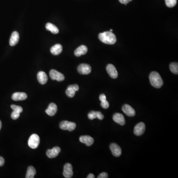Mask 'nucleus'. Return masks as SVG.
<instances>
[{
	"label": "nucleus",
	"mask_w": 178,
	"mask_h": 178,
	"mask_svg": "<svg viewBox=\"0 0 178 178\" xmlns=\"http://www.w3.org/2000/svg\"><path fill=\"white\" fill-rule=\"evenodd\" d=\"M107 70L109 75L113 79H116L118 77V72L114 65L109 64L107 65Z\"/></svg>",
	"instance_id": "obj_11"
},
{
	"label": "nucleus",
	"mask_w": 178,
	"mask_h": 178,
	"mask_svg": "<svg viewBox=\"0 0 178 178\" xmlns=\"http://www.w3.org/2000/svg\"><path fill=\"white\" fill-rule=\"evenodd\" d=\"M87 178H95V176H94V174H90L88 176Z\"/></svg>",
	"instance_id": "obj_35"
},
{
	"label": "nucleus",
	"mask_w": 178,
	"mask_h": 178,
	"mask_svg": "<svg viewBox=\"0 0 178 178\" xmlns=\"http://www.w3.org/2000/svg\"><path fill=\"white\" fill-rule=\"evenodd\" d=\"M120 2L122 4L127 5L128 3H129L130 2L132 1V0H119Z\"/></svg>",
	"instance_id": "obj_33"
},
{
	"label": "nucleus",
	"mask_w": 178,
	"mask_h": 178,
	"mask_svg": "<svg viewBox=\"0 0 178 178\" xmlns=\"http://www.w3.org/2000/svg\"><path fill=\"white\" fill-rule=\"evenodd\" d=\"M2 128V122L0 120V130H1V129Z\"/></svg>",
	"instance_id": "obj_36"
},
{
	"label": "nucleus",
	"mask_w": 178,
	"mask_h": 178,
	"mask_svg": "<svg viewBox=\"0 0 178 178\" xmlns=\"http://www.w3.org/2000/svg\"><path fill=\"white\" fill-rule=\"evenodd\" d=\"M112 118L116 123L119 124V125H122V126L125 125V118H124V116L121 113H115L113 115Z\"/></svg>",
	"instance_id": "obj_15"
},
{
	"label": "nucleus",
	"mask_w": 178,
	"mask_h": 178,
	"mask_svg": "<svg viewBox=\"0 0 178 178\" xmlns=\"http://www.w3.org/2000/svg\"><path fill=\"white\" fill-rule=\"evenodd\" d=\"M51 52L54 56H57L60 55L63 51L62 45L59 44H56L53 46L51 49Z\"/></svg>",
	"instance_id": "obj_21"
},
{
	"label": "nucleus",
	"mask_w": 178,
	"mask_h": 178,
	"mask_svg": "<svg viewBox=\"0 0 178 178\" xmlns=\"http://www.w3.org/2000/svg\"><path fill=\"white\" fill-rule=\"evenodd\" d=\"M167 6L169 8L175 7L177 4V0H165Z\"/></svg>",
	"instance_id": "obj_25"
},
{
	"label": "nucleus",
	"mask_w": 178,
	"mask_h": 178,
	"mask_svg": "<svg viewBox=\"0 0 178 178\" xmlns=\"http://www.w3.org/2000/svg\"><path fill=\"white\" fill-rule=\"evenodd\" d=\"M19 39H20L19 33L17 31L13 32L9 40V45L11 46L16 45L18 43Z\"/></svg>",
	"instance_id": "obj_19"
},
{
	"label": "nucleus",
	"mask_w": 178,
	"mask_h": 178,
	"mask_svg": "<svg viewBox=\"0 0 178 178\" xmlns=\"http://www.w3.org/2000/svg\"><path fill=\"white\" fill-rule=\"evenodd\" d=\"M96 118L99 120H103L104 118V116L101 113V112L96 111Z\"/></svg>",
	"instance_id": "obj_30"
},
{
	"label": "nucleus",
	"mask_w": 178,
	"mask_h": 178,
	"mask_svg": "<svg viewBox=\"0 0 178 178\" xmlns=\"http://www.w3.org/2000/svg\"><path fill=\"white\" fill-rule=\"evenodd\" d=\"M100 40L105 44L113 45L116 42V37L113 33L106 31L100 33L99 35Z\"/></svg>",
	"instance_id": "obj_1"
},
{
	"label": "nucleus",
	"mask_w": 178,
	"mask_h": 178,
	"mask_svg": "<svg viewBox=\"0 0 178 178\" xmlns=\"http://www.w3.org/2000/svg\"><path fill=\"white\" fill-rule=\"evenodd\" d=\"M45 28L47 30L51 31L53 34H56L59 33V28L55 25L51 24V23H48V24H46Z\"/></svg>",
	"instance_id": "obj_22"
},
{
	"label": "nucleus",
	"mask_w": 178,
	"mask_h": 178,
	"mask_svg": "<svg viewBox=\"0 0 178 178\" xmlns=\"http://www.w3.org/2000/svg\"><path fill=\"white\" fill-rule=\"evenodd\" d=\"M87 52V47H86V45H81L77 48L75 49V51H74V55L77 57H79L82 55H85Z\"/></svg>",
	"instance_id": "obj_18"
},
{
	"label": "nucleus",
	"mask_w": 178,
	"mask_h": 178,
	"mask_svg": "<svg viewBox=\"0 0 178 178\" xmlns=\"http://www.w3.org/2000/svg\"><path fill=\"white\" fill-rule=\"evenodd\" d=\"M149 78L151 85L154 87L159 89L162 86L163 84L162 79L160 76V74L157 72L153 71L151 72Z\"/></svg>",
	"instance_id": "obj_2"
},
{
	"label": "nucleus",
	"mask_w": 178,
	"mask_h": 178,
	"mask_svg": "<svg viewBox=\"0 0 178 178\" xmlns=\"http://www.w3.org/2000/svg\"><path fill=\"white\" fill-rule=\"evenodd\" d=\"M110 31H111V32H112V31H113V30H112V29H111V30H110Z\"/></svg>",
	"instance_id": "obj_37"
},
{
	"label": "nucleus",
	"mask_w": 178,
	"mask_h": 178,
	"mask_svg": "<svg viewBox=\"0 0 178 178\" xmlns=\"http://www.w3.org/2000/svg\"><path fill=\"white\" fill-rule=\"evenodd\" d=\"M57 111V105L54 103H51L49 105L48 107L45 110V112L47 114L53 116L55 115Z\"/></svg>",
	"instance_id": "obj_17"
},
{
	"label": "nucleus",
	"mask_w": 178,
	"mask_h": 178,
	"mask_svg": "<svg viewBox=\"0 0 178 178\" xmlns=\"http://www.w3.org/2000/svg\"><path fill=\"white\" fill-rule=\"evenodd\" d=\"M60 151L61 150L59 147H54L51 150H48L46 152V154L49 158H53L59 155Z\"/></svg>",
	"instance_id": "obj_12"
},
{
	"label": "nucleus",
	"mask_w": 178,
	"mask_h": 178,
	"mask_svg": "<svg viewBox=\"0 0 178 178\" xmlns=\"http://www.w3.org/2000/svg\"><path fill=\"white\" fill-rule=\"evenodd\" d=\"M63 175L64 177L66 178H71L73 175V168L71 164L70 163H66L64 167Z\"/></svg>",
	"instance_id": "obj_7"
},
{
	"label": "nucleus",
	"mask_w": 178,
	"mask_h": 178,
	"mask_svg": "<svg viewBox=\"0 0 178 178\" xmlns=\"http://www.w3.org/2000/svg\"><path fill=\"white\" fill-rule=\"evenodd\" d=\"M80 142L86 144L87 146H91L94 143V140L90 136H82L79 138Z\"/></svg>",
	"instance_id": "obj_14"
},
{
	"label": "nucleus",
	"mask_w": 178,
	"mask_h": 178,
	"mask_svg": "<svg viewBox=\"0 0 178 178\" xmlns=\"http://www.w3.org/2000/svg\"><path fill=\"white\" fill-rule=\"evenodd\" d=\"M101 107H103V108H104V109H107L109 107V103H108V101H107V100H104V101H101Z\"/></svg>",
	"instance_id": "obj_29"
},
{
	"label": "nucleus",
	"mask_w": 178,
	"mask_h": 178,
	"mask_svg": "<svg viewBox=\"0 0 178 178\" xmlns=\"http://www.w3.org/2000/svg\"><path fill=\"white\" fill-rule=\"evenodd\" d=\"M123 111L127 115L130 117H133L135 115L136 112L134 108L130 106L129 104H124L122 107Z\"/></svg>",
	"instance_id": "obj_13"
},
{
	"label": "nucleus",
	"mask_w": 178,
	"mask_h": 178,
	"mask_svg": "<svg viewBox=\"0 0 178 178\" xmlns=\"http://www.w3.org/2000/svg\"><path fill=\"white\" fill-rule=\"evenodd\" d=\"M78 72L80 74L87 75L90 74L92 71L91 66L88 64H80L77 67Z\"/></svg>",
	"instance_id": "obj_6"
},
{
	"label": "nucleus",
	"mask_w": 178,
	"mask_h": 178,
	"mask_svg": "<svg viewBox=\"0 0 178 178\" xmlns=\"http://www.w3.org/2000/svg\"><path fill=\"white\" fill-rule=\"evenodd\" d=\"M11 108L13 109V111H17L19 112L20 113H21L23 111V108L22 107L18 106V105H14V104H12L11 106Z\"/></svg>",
	"instance_id": "obj_26"
},
{
	"label": "nucleus",
	"mask_w": 178,
	"mask_h": 178,
	"mask_svg": "<svg viewBox=\"0 0 178 178\" xmlns=\"http://www.w3.org/2000/svg\"><path fill=\"white\" fill-rule=\"evenodd\" d=\"M170 69L172 73L178 74V64L177 63H172L170 64Z\"/></svg>",
	"instance_id": "obj_24"
},
{
	"label": "nucleus",
	"mask_w": 178,
	"mask_h": 178,
	"mask_svg": "<svg viewBox=\"0 0 178 178\" xmlns=\"http://www.w3.org/2000/svg\"><path fill=\"white\" fill-rule=\"evenodd\" d=\"M145 129L146 126L144 123L140 122L137 124L134 128V134L137 136L142 135L145 131Z\"/></svg>",
	"instance_id": "obj_8"
},
{
	"label": "nucleus",
	"mask_w": 178,
	"mask_h": 178,
	"mask_svg": "<svg viewBox=\"0 0 178 178\" xmlns=\"http://www.w3.org/2000/svg\"><path fill=\"white\" fill-rule=\"evenodd\" d=\"M36 174V171L34 167L33 166H29L28 168L25 178H34V176Z\"/></svg>",
	"instance_id": "obj_23"
},
{
	"label": "nucleus",
	"mask_w": 178,
	"mask_h": 178,
	"mask_svg": "<svg viewBox=\"0 0 178 178\" xmlns=\"http://www.w3.org/2000/svg\"><path fill=\"white\" fill-rule=\"evenodd\" d=\"M100 100L101 101H104L107 100V97L104 94H103L100 96Z\"/></svg>",
	"instance_id": "obj_32"
},
{
	"label": "nucleus",
	"mask_w": 178,
	"mask_h": 178,
	"mask_svg": "<svg viewBox=\"0 0 178 178\" xmlns=\"http://www.w3.org/2000/svg\"><path fill=\"white\" fill-rule=\"evenodd\" d=\"M110 149L111 151L112 154L115 157H119L122 154L121 147L116 143H111L110 145Z\"/></svg>",
	"instance_id": "obj_10"
},
{
	"label": "nucleus",
	"mask_w": 178,
	"mask_h": 178,
	"mask_svg": "<svg viewBox=\"0 0 178 178\" xmlns=\"http://www.w3.org/2000/svg\"><path fill=\"white\" fill-rule=\"evenodd\" d=\"M76 127V124L72 122L68 121H63L60 122V127L63 130H68L69 131H72L75 130Z\"/></svg>",
	"instance_id": "obj_4"
},
{
	"label": "nucleus",
	"mask_w": 178,
	"mask_h": 178,
	"mask_svg": "<svg viewBox=\"0 0 178 178\" xmlns=\"http://www.w3.org/2000/svg\"><path fill=\"white\" fill-rule=\"evenodd\" d=\"M37 79L39 83L42 85L45 84L48 81V76L45 72L43 71H40L37 74Z\"/></svg>",
	"instance_id": "obj_20"
},
{
	"label": "nucleus",
	"mask_w": 178,
	"mask_h": 178,
	"mask_svg": "<svg viewBox=\"0 0 178 178\" xmlns=\"http://www.w3.org/2000/svg\"><path fill=\"white\" fill-rule=\"evenodd\" d=\"M108 174L106 172H103L98 176V178H108Z\"/></svg>",
	"instance_id": "obj_31"
},
{
	"label": "nucleus",
	"mask_w": 178,
	"mask_h": 178,
	"mask_svg": "<svg viewBox=\"0 0 178 178\" xmlns=\"http://www.w3.org/2000/svg\"><path fill=\"white\" fill-rule=\"evenodd\" d=\"M49 76L53 80H56L59 82L63 81L65 79V77L64 74L55 69H52L50 71Z\"/></svg>",
	"instance_id": "obj_5"
},
{
	"label": "nucleus",
	"mask_w": 178,
	"mask_h": 178,
	"mask_svg": "<svg viewBox=\"0 0 178 178\" xmlns=\"http://www.w3.org/2000/svg\"><path fill=\"white\" fill-rule=\"evenodd\" d=\"M27 98V95L26 93L22 92L14 93L13 95H12V99L15 101H19V100H26Z\"/></svg>",
	"instance_id": "obj_16"
},
{
	"label": "nucleus",
	"mask_w": 178,
	"mask_h": 178,
	"mask_svg": "<svg viewBox=\"0 0 178 178\" xmlns=\"http://www.w3.org/2000/svg\"><path fill=\"white\" fill-rule=\"evenodd\" d=\"M40 138L39 136L36 134H32L28 141V144L30 148L35 149L38 147L40 143Z\"/></svg>",
	"instance_id": "obj_3"
},
{
	"label": "nucleus",
	"mask_w": 178,
	"mask_h": 178,
	"mask_svg": "<svg viewBox=\"0 0 178 178\" xmlns=\"http://www.w3.org/2000/svg\"><path fill=\"white\" fill-rule=\"evenodd\" d=\"M5 163V159L3 157L0 156V167L2 166Z\"/></svg>",
	"instance_id": "obj_34"
},
{
	"label": "nucleus",
	"mask_w": 178,
	"mask_h": 178,
	"mask_svg": "<svg viewBox=\"0 0 178 178\" xmlns=\"http://www.w3.org/2000/svg\"><path fill=\"white\" fill-rule=\"evenodd\" d=\"M88 118L90 120H93L96 118V111H92L90 112L88 115Z\"/></svg>",
	"instance_id": "obj_28"
},
{
	"label": "nucleus",
	"mask_w": 178,
	"mask_h": 178,
	"mask_svg": "<svg viewBox=\"0 0 178 178\" xmlns=\"http://www.w3.org/2000/svg\"><path fill=\"white\" fill-rule=\"evenodd\" d=\"M20 113L19 112L17 111H13L12 114H11V117H12V118L13 119H17L20 117Z\"/></svg>",
	"instance_id": "obj_27"
},
{
	"label": "nucleus",
	"mask_w": 178,
	"mask_h": 178,
	"mask_svg": "<svg viewBox=\"0 0 178 178\" xmlns=\"http://www.w3.org/2000/svg\"><path fill=\"white\" fill-rule=\"evenodd\" d=\"M79 89V86L77 84L70 85L66 90V94L69 98H73L75 95L76 92L78 91Z\"/></svg>",
	"instance_id": "obj_9"
}]
</instances>
